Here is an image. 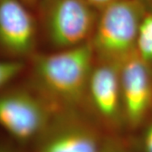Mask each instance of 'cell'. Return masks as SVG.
<instances>
[{"label": "cell", "mask_w": 152, "mask_h": 152, "mask_svg": "<svg viewBox=\"0 0 152 152\" xmlns=\"http://www.w3.org/2000/svg\"><path fill=\"white\" fill-rule=\"evenodd\" d=\"M84 113L81 111L55 113L36 141L37 152H99L104 136Z\"/></svg>", "instance_id": "52a82bcc"}, {"label": "cell", "mask_w": 152, "mask_h": 152, "mask_svg": "<svg viewBox=\"0 0 152 152\" xmlns=\"http://www.w3.org/2000/svg\"><path fill=\"white\" fill-rule=\"evenodd\" d=\"M0 152H18L12 142L0 141Z\"/></svg>", "instance_id": "5bb4252c"}, {"label": "cell", "mask_w": 152, "mask_h": 152, "mask_svg": "<svg viewBox=\"0 0 152 152\" xmlns=\"http://www.w3.org/2000/svg\"><path fill=\"white\" fill-rule=\"evenodd\" d=\"M28 6H30L31 8H34L36 7L37 4L38 0H23Z\"/></svg>", "instance_id": "9a60e30c"}, {"label": "cell", "mask_w": 152, "mask_h": 152, "mask_svg": "<svg viewBox=\"0 0 152 152\" xmlns=\"http://www.w3.org/2000/svg\"><path fill=\"white\" fill-rule=\"evenodd\" d=\"M147 10L143 0H120L100 10L91 41L96 58L120 64L134 54Z\"/></svg>", "instance_id": "3957f363"}, {"label": "cell", "mask_w": 152, "mask_h": 152, "mask_svg": "<svg viewBox=\"0 0 152 152\" xmlns=\"http://www.w3.org/2000/svg\"><path fill=\"white\" fill-rule=\"evenodd\" d=\"M136 53L152 68V10L149 9L140 26L136 42Z\"/></svg>", "instance_id": "9c48e42d"}, {"label": "cell", "mask_w": 152, "mask_h": 152, "mask_svg": "<svg viewBox=\"0 0 152 152\" xmlns=\"http://www.w3.org/2000/svg\"><path fill=\"white\" fill-rule=\"evenodd\" d=\"M143 2L145 4V5L149 10H152V0H143Z\"/></svg>", "instance_id": "2e32d148"}, {"label": "cell", "mask_w": 152, "mask_h": 152, "mask_svg": "<svg viewBox=\"0 0 152 152\" xmlns=\"http://www.w3.org/2000/svg\"><path fill=\"white\" fill-rule=\"evenodd\" d=\"M26 63L0 58V92L26 71Z\"/></svg>", "instance_id": "30bf717a"}, {"label": "cell", "mask_w": 152, "mask_h": 152, "mask_svg": "<svg viewBox=\"0 0 152 152\" xmlns=\"http://www.w3.org/2000/svg\"><path fill=\"white\" fill-rule=\"evenodd\" d=\"M23 0H0V58L27 62L41 41L37 15Z\"/></svg>", "instance_id": "8992f818"}, {"label": "cell", "mask_w": 152, "mask_h": 152, "mask_svg": "<svg viewBox=\"0 0 152 152\" xmlns=\"http://www.w3.org/2000/svg\"><path fill=\"white\" fill-rule=\"evenodd\" d=\"M86 1L89 2L95 8H96L98 10H100L104 7L109 5L113 3H115V2L120 1V0H86Z\"/></svg>", "instance_id": "4fadbf2b"}, {"label": "cell", "mask_w": 152, "mask_h": 152, "mask_svg": "<svg viewBox=\"0 0 152 152\" xmlns=\"http://www.w3.org/2000/svg\"><path fill=\"white\" fill-rule=\"evenodd\" d=\"M126 128L138 131L152 115V68L136 52L120 64Z\"/></svg>", "instance_id": "ba28073f"}, {"label": "cell", "mask_w": 152, "mask_h": 152, "mask_svg": "<svg viewBox=\"0 0 152 152\" xmlns=\"http://www.w3.org/2000/svg\"><path fill=\"white\" fill-rule=\"evenodd\" d=\"M55 113L26 83L8 86L0 92V127L20 145L37 141Z\"/></svg>", "instance_id": "277c9868"}, {"label": "cell", "mask_w": 152, "mask_h": 152, "mask_svg": "<svg viewBox=\"0 0 152 152\" xmlns=\"http://www.w3.org/2000/svg\"><path fill=\"white\" fill-rule=\"evenodd\" d=\"M86 111L117 134L126 128L120 85V64L96 58L88 84Z\"/></svg>", "instance_id": "5b68a950"}, {"label": "cell", "mask_w": 152, "mask_h": 152, "mask_svg": "<svg viewBox=\"0 0 152 152\" xmlns=\"http://www.w3.org/2000/svg\"><path fill=\"white\" fill-rule=\"evenodd\" d=\"M96 61L91 43L72 48L37 52L26 62V84L54 112L86 111V94Z\"/></svg>", "instance_id": "6da1fadb"}, {"label": "cell", "mask_w": 152, "mask_h": 152, "mask_svg": "<svg viewBox=\"0 0 152 152\" xmlns=\"http://www.w3.org/2000/svg\"><path fill=\"white\" fill-rule=\"evenodd\" d=\"M40 37L50 48H72L91 41L99 10L86 0H38Z\"/></svg>", "instance_id": "7a4b0ae2"}, {"label": "cell", "mask_w": 152, "mask_h": 152, "mask_svg": "<svg viewBox=\"0 0 152 152\" xmlns=\"http://www.w3.org/2000/svg\"><path fill=\"white\" fill-rule=\"evenodd\" d=\"M99 152H133L125 143L117 136H105Z\"/></svg>", "instance_id": "7c38bea8"}, {"label": "cell", "mask_w": 152, "mask_h": 152, "mask_svg": "<svg viewBox=\"0 0 152 152\" xmlns=\"http://www.w3.org/2000/svg\"><path fill=\"white\" fill-rule=\"evenodd\" d=\"M138 145L140 152H152V115L140 128Z\"/></svg>", "instance_id": "8fae6325"}]
</instances>
